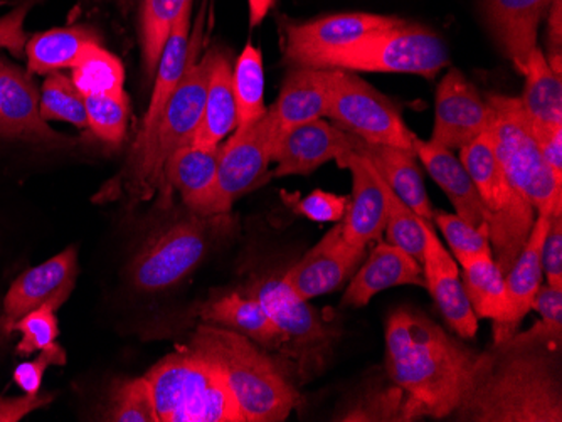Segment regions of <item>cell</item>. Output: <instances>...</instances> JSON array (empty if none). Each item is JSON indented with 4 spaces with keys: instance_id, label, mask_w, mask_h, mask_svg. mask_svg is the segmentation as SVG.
I'll list each match as a JSON object with an SVG mask.
<instances>
[{
    "instance_id": "cell-1",
    "label": "cell",
    "mask_w": 562,
    "mask_h": 422,
    "mask_svg": "<svg viewBox=\"0 0 562 422\" xmlns=\"http://www.w3.org/2000/svg\"><path fill=\"white\" fill-rule=\"evenodd\" d=\"M562 329L546 321L480 352L458 422H562Z\"/></svg>"
},
{
    "instance_id": "cell-2",
    "label": "cell",
    "mask_w": 562,
    "mask_h": 422,
    "mask_svg": "<svg viewBox=\"0 0 562 422\" xmlns=\"http://www.w3.org/2000/svg\"><path fill=\"white\" fill-rule=\"evenodd\" d=\"M479 354L423 311L403 307L387 318V377L423 418H451L462 404Z\"/></svg>"
},
{
    "instance_id": "cell-3",
    "label": "cell",
    "mask_w": 562,
    "mask_h": 422,
    "mask_svg": "<svg viewBox=\"0 0 562 422\" xmlns=\"http://www.w3.org/2000/svg\"><path fill=\"white\" fill-rule=\"evenodd\" d=\"M189 351L221 372L245 422H281L299 404V394L263 346L248 337L204 323L189 339Z\"/></svg>"
},
{
    "instance_id": "cell-4",
    "label": "cell",
    "mask_w": 562,
    "mask_h": 422,
    "mask_svg": "<svg viewBox=\"0 0 562 422\" xmlns=\"http://www.w3.org/2000/svg\"><path fill=\"white\" fill-rule=\"evenodd\" d=\"M460 160L479 191L495 263L507 275L532 231L538 213L505 175L494 152L491 132L463 147Z\"/></svg>"
},
{
    "instance_id": "cell-5",
    "label": "cell",
    "mask_w": 562,
    "mask_h": 422,
    "mask_svg": "<svg viewBox=\"0 0 562 422\" xmlns=\"http://www.w3.org/2000/svg\"><path fill=\"white\" fill-rule=\"evenodd\" d=\"M491 132L494 152L508 181L538 214L562 216V182L542 157L538 137L524 112L520 98L491 94Z\"/></svg>"
},
{
    "instance_id": "cell-6",
    "label": "cell",
    "mask_w": 562,
    "mask_h": 422,
    "mask_svg": "<svg viewBox=\"0 0 562 422\" xmlns=\"http://www.w3.org/2000/svg\"><path fill=\"white\" fill-rule=\"evenodd\" d=\"M450 62L447 44L428 27L401 22L379 31L327 59L322 69L396 72L435 80Z\"/></svg>"
},
{
    "instance_id": "cell-7",
    "label": "cell",
    "mask_w": 562,
    "mask_h": 422,
    "mask_svg": "<svg viewBox=\"0 0 562 422\" xmlns=\"http://www.w3.org/2000/svg\"><path fill=\"white\" fill-rule=\"evenodd\" d=\"M195 56L164 110L147 153L134 166L135 191L142 192L144 197H150L156 189L164 187L167 160L179 148L194 141L204 116L213 52L207 53L201 61H195Z\"/></svg>"
},
{
    "instance_id": "cell-8",
    "label": "cell",
    "mask_w": 562,
    "mask_h": 422,
    "mask_svg": "<svg viewBox=\"0 0 562 422\" xmlns=\"http://www.w3.org/2000/svg\"><path fill=\"white\" fill-rule=\"evenodd\" d=\"M227 219L220 216H198L177 220L145 242L132 261L131 278L140 292H160L182 282L210 253L217 236L227 231Z\"/></svg>"
},
{
    "instance_id": "cell-9",
    "label": "cell",
    "mask_w": 562,
    "mask_h": 422,
    "mask_svg": "<svg viewBox=\"0 0 562 422\" xmlns=\"http://www.w3.org/2000/svg\"><path fill=\"white\" fill-rule=\"evenodd\" d=\"M327 118L336 127L369 144L391 145L415 152V138L400 109L386 94L366 83L356 72L328 69Z\"/></svg>"
},
{
    "instance_id": "cell-10",
    "label": "cell",
    "mask_w": 562,
    "mask_h": 422,
    "mask_svg": "<svg viewBox=\"0 0 562 422\" xmlns=\"http://www.w3.org/2000/svg\"><path fill=\"white\" fill-rule=\"evenodd\" d=\"M248 295L260 301L283 335L280 351L292 358H305L308 372L322 370L337 332L328 329L311 301L296 295L283 278L258 280L249 286Z\"/></svg>"
},
{
    "instance_id": "cell-11",
    "label": "cell",
    "mask_w": 562,
    "mask_h": 422,
    "mask_svg": "<svg viewBox=\"0 0 562 422\" xmlns=\"http://www.w3.org/2000/svg\"><path fill=\"white\" fill-rule=\"evenodd\" d=\"M401 22L403 19L387 15L346 12L292 24L286 27V65L322 69L327 59L337 53Z\"/></svg>"
},
{
    "instance_id": "cell-12",
    "label": "cell",
    "mask_w": 562,
    "mask_h": 422,
    "mask_svg": "<svg viewBox=\"0 0 562 422\" xmlns=\"http://www.w3.org/2000/svg\"><path fill=\"white\" fill-rule=\"evenodd\" d=\"M278 132L270 112L249 127L236 128L221 147L217 167V213L226 214L233 203L251 191L267 173L273 160Z\"/></svg>"
},
{
    "instance_id": "cell-13",
    "label": "cell",
    "mask_w": 562,
    "mask_h": 422,
    "mask_svg": "<svg viewBox=\"0 0 562 422\" xmlns=\"http://www.w3.org/2000/svg\"><path fill=\"white\" fill-rule=\"evenodd\" d=\"M491 118L487 98L483 100L460 69L451 68L438 84L435 125L429 141L451 152H460L488 130Z\"/></svg>"
},
{
    "instance_id": "cell-14",
    "label": "cell",
    "mask_w": 562,
    "mask_h": 422,
    "mask_svg": "<svg viewBox=\"0 0 562 422\" xmlns=\"http://www.w3.org/2000/svg\"><path fill=\"white\" fill-rule=\"evenodd\" d=\"M78 278V253L76 248H66L63 253L40 266L25 271L12 283L2 305L0 332L12 333V327L24 315L43 305H53L56 310L69 300Z\"/></svg>"
},
{
    "instance_id": "cell-15",
    "label": "cell",
    "mask_w": 562,
    "mask_h": 422,
    "mask_svg": "<svg viewBox=\"0 0 562 422\" xmlns=\"http://www.w3.org/2000/svg\"><path fill=\"white\" fill-rule=\"evenodd\" d=\"M191 15L192 0L186 4L181 15H179L176 24H173L172 33H170L166 47H164L162 56H160L159 66H157L156 71V84H154V90H151L150 105H148L147 113H145L137 141L134 145V152H132L134 166L140 162L142 157L147 153L151 138H154V134H156L157 127H159L160 118H162L164 110H166L170 96L176 91L177 84L181 83L189 62L198 55L204 11H201L194 37L191 36Z\"/></svg>"
},
{
    "instance_id": "cell-16",
    "label": "cell",
    "mask_w": 562,
    "mask_h": 422,
    "mask_svg": "<svg viewBox=\"0 0 562 422\" xmlns=\"http://www.w3.org/2000/svg\"><path fill=\"white\" fill-rule=\"evenodd\" d=\"M364 253L366 250L346 241L342 223H336L281 278L303 300L311 301L312 298L339 289L356 273L364 260Z\"/></svg>"
},
{
    "instance_id": "cell-17",
    "label": "cell",
    "mask_w": 562,
    "mask_h": 422,
    "mask_svg": "<svg viewBox=\"0 0 562 422\" xmlns=\"http://www.w3.org/2000/svg\"><path fill=\"white\" fill-rule=\"evenodd\" d=\"M425 236V256L422 263L425 288L454 335L463 340L475 339L479 318L463 288L457 260L451 256L450 251L445 250L431 223H426Z\"/></svg>"
},
{
    "instance_id": "cell-18",
    "label": "cell",
    "mask_w": 562,
    "mask_h": 422,
    "mask_svg": "<svg viewBox=\"0 0 562 422\" xmlns=\"http://www.w3.org/2000/svg\"><path fill=\"white\" fill-rule=\"evenodd\" d=\"M41 94L27 71L0 62V138L40 145H66L69 138L47 125L41 115Z\"/></svg>"
},
{
    "instance_id": "cell-19",
    "label": "cell",
    "mask_w": 562,
    "mask_h": 422,
    "mask_svg": "<svg viewBox=\"0 0 562 422\" xmlns=\"http://www.w3.org/2000/svg\"><path fill=\"white\" fill-rule=\"evenodd\" d=\"M352 178V195L349 197L342 235L349 244L366 250L369 242L381 241L387 225L386 182L379 178L368 160L357 153L344 152L337 159Z\"/></svg>"
},
{
    "instance_id": "cell-20",
    "label": "cell",
    "mask_w": 562,
    "mask_h": 422,
    "mask_svg": "<svg viewBox=\"0 0 562 422\" xmlns=\"http://www.w3.org/2000/svg\"><path fill=\"white\" fill-rule=\"evenodd\" d=\"M349 150V134L324 118L300 123L278 137L270 178L311 175L318 167L337 160Z\"/></svg>"
},
{
    "instance_id": "cell-21",
    "label": "cell",
    "mask_w": 562,
    "mask_h": 422,
    "mask_svg": "<svg viewBox=\"0 0 562 422\" xmlns=\"http://www.w3.org/2000/svg\"><path fill=\"white\" fill-rule=\"evenodd\" d=\"M552 0H480L483 21L505 58L524 72L538 49L539 26Z\"/></svg>"
},
{
    "instance_id": "cell-22",
    "label": "cell",
    "mask_w": 562,
    "mask_h": 422,
    "mask_svg": "<svg viewBox=\"0 0 562 422\" xmlns=\"http://www.w3.org/2000/svg\"><path fill=\"white\" fill-rule=\"evenodd\" d=\"M216 367L206 358L184 349L167 355L148 372V387L157 422H176L204 387L216 376Z\"/></svg>"
},
{
    "instance_id": "cell-23",
    "label": "cell",
    "mask_w": 562,
    "mask_h": 422,
    "mask_svg": "<svg viewBox=\"0 0 562 422\" xmlns=\"http://www.w3.org/2000/svg\"><path fill=\"white\" fill-rule=\"evenodd\" d=\"M551 216L538 214L532 231L520 251L519 258L505 275V313L494 321V343L504 342L517 333L524 318L532 311L533 296L542 285V244L548 235Z\"/></svg>"
},
{
    "instance_id": "cell-24",
    "label": "cell",
    "mask_w": 562,
    "mask_h": 422,
    "mask_svg": "<svg viewBox=\"0 0 562 422\" xmlns=\"http://www.w3.org/2000/svg\"><path fill=\"white\" fill-rule=\"evenodd\" d=\"M350 152L361 156L371 163L379 178L390 185L391 191L412 207L416 216L432 225L431 201L426 192L422 170L418 167V157L412 150H404L391 145L369 144L362 138L349 134Z\"/></svg>"
},
{
    "instance_id": "cell-25",
    "label": "cell",
    "mask_w": 562,
    "mask_h": 422,
    "mask_svg": "<svg viewBox=\"0 0 562 422\" xmlns=\"http://www.w3.org/2000/svg\"><path fill=\"white\" fill-rule=\"evenodd\" d=\"M220 147L188 145L173 152L164 169V187H173L186 206L198 216H220L217 213V167Z\"/></svg>"
},
{
    "instance_id": "cell-26",
    "label": "cell",
    "mask_w": 562,
    "mask_h": 422,
    "mask_svg": "<svg viewBox=\"0 0 562 422\" xmlns=\"http://www.w3.org/2000/svg\"><path fill=\"white\" fill-rule=\"evenodd\" d=\"M396 286H423V264L416 258L390 242H378L368 261L353 273L344 293L346 307H366L378 293Z\"/></svg>"
},
{
    "instance_id": "cell-27",
    "label": "cell",
    "mask_w": 562,
    "mask_h": 422,
    "mask_svg": "<svg viewBox=\"0 0 562 422\" xmlns=\"http://www.w3.org/2000/svg\"><path fill=\"white\" fill-rule=\"evenodd\" d=\"M415 153L419 162L428 170L432 181L437 182L447 195L454 214L475 226L476 229L488 232L479 191H476L462 160L454 157V153L448 148L435 145L429 140H422L418 137L415 138Z\"/></svg>"
},
{
    "instance_id": "cell-28",
    "label": "cell",
    "mask_w": 562,
    "mask_h": 422,
    "mask_svg": "<svg viewBox=\"0 0 562 422\" xmlns=\"http://www.w3.org/2000/svg\"><path fill=\"white\" fill-rule=\"evenodd\" d=\"M328 98V69L290 66L280 96L268 110L277 127L278 137L300 123L327 116Z\"/></svg>"
},
{
    "instance_id": "cell-29",
    "label": "cell",
    "mask_w": 562,
    "mask_h": 422,
    "mask_svg": "<svg viewBox=\"0 0 562 422\" xmlns=\"http://www.w3.org/2000/svg\"><path fill=\"white\" fill-rule=\"evenodd\" d=\"M199 317L204 323L235 330L267 351H280L283 345L280 330L268 317L260 301L252 296L238 292L216 296L202 305Z\"/></svg>"
},
{
    "instance_id": "cell-30",
    "label": "cell",
    "mask_w": 562,
    "mask_h": 422,
    "mask_svg": "<svg viewBox=\"0 0 562 422\" xmlns=\"http://www.w3.org/2000/svg\"><path fill=\"white\" fill-rule=\"evenodd\" d=\"M238 128L233 68L224 53L213 49V68L207 84L204 116L192 144L199 147H220L221 141Z\"/></svg>"
},
{
    "instance_id": "cell-31",
    "label": "cell",
    "mask_w": 562,
    "mask_h": 422,
    "mask_svg": "<svg viewBox=\"0 0 562 422\" xmlns=\"http://www.w3.org/2000/svg\"><path fill=\"white\" fill-rule=\"evenodd\" d=\"M522 75L526 78V88L520 103L532 125L533 134L561 127L562 75L549 66L541 47L532 53Z\"/></svg>"
},
{
    "instance_id": "cell-32",
    "label": "cell",
    "mask_w": 562,
    "mask_h": 422,
    "mask_svg": "<svg viewBox=\"0 0 562 422\" xmlns=\"http://www.w3.org/2000/svg\"><path fill=\"white\" fill-rule=\"evenodd\" d=\"M90 43H100V39L90 27L83 26L56 27L36 34L25 44L27 72L31 77H47L63 69H72Z\"/></svg>"
},
{
    "instance_id": "cell-33",
    "label": "cell",
    "mask_w": 562,
    "mask_h": 422,
    "mask_svg": "<svg viewBox=\"0 0 562 422\" xmlns=\"http://www.w3.org/2000/svg\"><path fill=\"white\" fill-rule=\"evenodd\" d=\"M463 270V288L476 318L501 320L505 313V275L494 254H476L458 263Z\"/></svg>"
},
{
    "instance_id": "cell-34",
    "label": "cell",
    "mask_w": 562,
    "mask_h": 422,
    "mask_svg": "<svg viewBox=\"0 0 562 422\" xmlns=\"http://www.w3.org/2000/svg\"><path fill=\"white\" fill-rule=\"evenodd\" d=\"M423 419L415 402L400 386H374L357 394L336 421H393L409 422Z\"/></svg>"
},
{
    "instance_id": "cell-35",
    "label": "cell",
    "mask_w": 562,
    "mask_h": 422,
    "mask_svg": "<svg viewBox=\"0 0 562 422\" xmlns=\"http://www.w3.org/2000/svg\"><path fill=\"white\" fill-rule=\"evenodd\" d=\"M238 128L249 127L263 118L268 112L265 105V68L260 47L246 44L235 69H233Z\"/></svg>"
},
{
    "instance_id": "cell-36",
    "label": "cell",
    "mask_w": 562,
    "mask_h": 422,
    "mask_svg": "<svg viewBox=\"0 0 562 422\" xmlns=\"http://www.w3.org/2000/svg\"><path fill=\"white\" fill-rule=\"evenodd\" d=\"M71 71L72 83L83 96L125 93L122 61L101 47L100 43L87 44Z\"/></svg>"
},
{
    "instance_id": "cell-37",
    "label": "cell",
    "mask_w": 562,
    "mask_h": 422,
    "mask_svg": "<svg viewBox=\"0 0 562 422\" xmlns=\"http://www.w3.org/2000/svg\"><path fill=\"white\" fill-rule=\"evenodd\" d=\"M191 0H142L140 34L145 69L154 77L173 24Z\"/></svg>"
},
{
    "instance_id": "cell-38",
    "label": "cell",
    "mask_w": 562,
    "mask_h": 422,
    "mask_svg": "<svg viewBox=\"0 0 562 422\" xmlns=\"http://www.w3.org/2000/svg\"><path fill=\"white\" fill-rule=\"evenodd\" d=\"M41 115L46 122L71 123L72 127L88 128L87 103L71 77L58 71L47 75L41 90Z\"/></svg>"
},
{
    "instance_id": "cell-39",
    "label": "cell",
    "mask_w": 562,
    "mask_h": 422,
    "mask_svg": "<svg viewBox=\"0 0 562 422\" xmlns=\"http://www.w3.org/2000/svg\"><path fill=\"white\" fill-rule=\"evenodd\" d=\"M56 311L58 310L53 305H43L31 313L24 315L12 327V332L21 333V342L15 346L18 355L30 357L36 352H49L58 358L59 367L66 365L68 355L58 343L59 327Z\"/></svg>"
},
{
    "instance_id": "cell-40",
    "label": "cell",
    "mask_w": 562,
    "mask_h": 422,
    "mask_svg": "<svg viewBox=\"0 0 562 422\" xmlns=\"http://www.w3.org/2000/svg\"><path fill=\"white\" fill-rule=\"evenodd\" d=\"M85 103H87L88 128L105 144H122L125 140L128 116H131L126 93L85 96Z\"/></svg>"
},
{
    "instance_id": "cell-41",
    "label": "cell",
    "mask_w": 562,
    "mask_h": 422,
    "mask_svg": "<svg viewBox=\"0 0 562 422\" xmlns=\"http://www.w3.org/2000/svg\"><path fill=\"white\" fill-rule=\"evenodd\" d=\"M387 198V225L386 235L390 244L397 246L401 250L412 254L413 258L423 263L425 256V225L426 220L416 216L412 207L406 204L391 191L386 184Z\"/></svg>"
},
{
    "instance_id": "cell-42",
    "label": "cell",
    "mask_w": 562,
    "mask_h": 422,
    "mask_svg": "<svg viewBox=\"0 0 562 422\" xmlns=\"http://www.w3.org/2000/svg\"><path fill=\"white\" fill-rule=\"evenodd\" d=\"M432 225L440 229L441 235L447 239L451 256L457 260V263H462L467 258L476 256V254H494L488 232L476 229L457 214L435 210Z\"/></svg>"
},
{
    "instance_id": "cell-43",
    "label": "cell",
    "mask_w": 562,
    "mask_h": 422,
    "mask_svg": "<svg viewBox=\"0 0 562 422\" xmlns=\"http://www.w3.org/2000/svg\"><path fill=\"white\" fill-rule=\"evenodd\" d=\"M110 421L157 422L150 387L145 377L120 384L113 394Z\"/></svg>"
},
{
    "instance_id": "cell-44",
    "label": "cell",
    "mask_w": 562,
    "mask_h": 422,
    "mask_svg": "<svg viewBox=\"0 0 562 422\" xmlns=\"http://www.w3.org/2000/svg\"><path fill=\"white\" fill-rule=\"evenodd\" d=\"M289 206L300 216L314 223H340L346 217L349 207V197L331 194V192L317 191L303 198L285 197Z\"/></svg>"
},
{
    "instance_id": "cell-45",
    "label": "cell",
    "mask_w": 562,
    "mask_h": 422,
    "mask_svg": "<svg viewBox=\"0 0 562 422\" xmlns=\"http://www.w3.org/2000/svg\"><path fill=\"white\" fill-rule=\"evenodd\" d=\"M542 273L548 285L562 289V216H551L542 244Z\"/></svg>"
},
{
    "instance_id": "cell-46",
    "label": "cell",
    "mask_w": 562,
    "mask_h": 422,
    "mask_svg": "<svg viewBox=\"0 0 562 422\" xmlns=\"http://www.w3.org/2000/svg\"><path fill=\"white\" fill-rule=\"evenodd\" d=\"M27 12H30V5L22 4L0 18V47L8 49L15 58H21L25 53L27 34H25L24 24Z\"/></svg>"
},
{
    "instance_id": "cell-47",
    "label": "cell",
    "mask_w": 562,
    "mask_h": 422,
    "mask_svg": "<svg viewBox=\"0 0 562 422\" xmlns=\"http://www.w3.org/2000/svg\"><path fill=\"white\" fill-rule=\"evenodd\" d=\"M49 365H59L58 358L49 352H40L34 361L22 362L15 367L14 376H12L14 383L18 384L22 392L37 396Z\"/></svg>"
},
{
    "instance_id": "cell-48",
    "label": "cell",
    "mask_w": 562,
    "mask_h": 422,
    "mask_svg": "<svg viewBox=\"0 0 562 422\" xmlns=\"http://www.w3.org/2000/svg\"><path fill=\"white\" fill-rule=\"evenodd\" d=\"M55 399L53 394L40 392L37 396L22 394L18 397H0V422H19L31 412L46 408Z\"/></svg>"
},
{
    "instance_id": "cell-49",
    "label": "cell",
    "mask_w": 562,
    "mask_h": 422,
    "mask_svg": "<svg viewBox=\"0 0 562 422\" xmlns=\"http://www.w3.org/2000/svg\"><path fill=\"white\" fill-rule=\"evenodd\" d=\"M532 310L538 311L548 326L562 329V289L542 283L533 296Z\"/></svg>"
},
{
    "instance_id": "cell-50",
    "label": "cell",
    "mask_w": 562,
    "mask_h": 422,
    "mask_svg": "<svg viewBox=\"0 0 562 422\" xmlns=\"http://www.w3.org/2000/svg\"><path fill=\"white\" fill-rule=\"evenodd\" d=\"M536 137H538L539 147H541L546 163L554 173L555 179L562 182V125L561 127L542 132V134H538Z\"/></svg>"
},
{
    "instance_id": "cell-51",
    "label": "cell",
    "mask_w": 562,
    "mask_h": 422,
    "mask_svg": "<svg viewBox=\"0 0 562 422\" xmlns=\"http://www.w3.org/2000/svg\"><path fill=\"white\" fill-rule=\"evenodd\" d=\"M277 0H248L249 8V26H260L261 22L267 18L268 12L273 9Z\"/></svg>"
},
{
    "instance_id": "cell-52",
    "label": "cell",
    "mask_w": 562,
    "mask_h": 422,
    "mask_svg": "<svg viewBox=\"0 0 562 422\" xmlns=\"http://www.w3.org/2000/svg\"><path fill=\"white\" fill-rule=\"evenodd\" d=\"M0 62H2V58H0Z\"/></svg>"
}]
</instances>
